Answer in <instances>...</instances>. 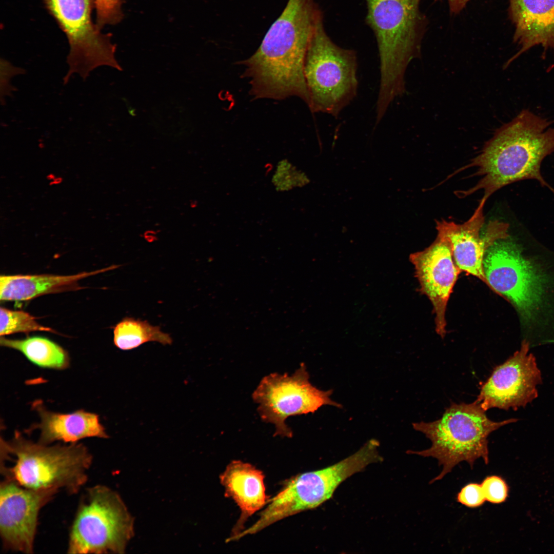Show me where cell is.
Wrapping results in <instances>:
<instances>
[{
  "mask_svg": "<svg viewBox=\"0 0 554 554\" xmlns=\"http://www.w3.org/2000/svg\"><path fill=\"white\" fill-rule=\"evenodd\" d=\"M323 16L315 0L288 1L257 50L239 63L244 66L243 77L249 80L253 98L282 100L296 96L309 106L304 65L310 42Z\"/></svg>",
  "mask_w": 554,
  "mask_h": 554,
  "instance_id": "cell-1",
  "label": "cell"
},
{
  "mask_svg": "<svg viewBox=\"0 0 554 554\" xmlns=\"http://www.w3.org/2000/svg\"><path fill=\"white\" fill-rule=\"evenodd\" d=\"M507 239L485 253L486 285L515 308L530 347L554 343V262L525 254Z\"/></svg>",
  "mask_w": 554,
  "mask_h": 554,
  "instance_id": "cell-2",
  "label": "cell"
},
{
  "mask_svg": "<svg viewBox=\"0 0 554 554\" xmlns=\"http://www.w3.org/2000/svg\"><path fill=\"white\" fill-rule=\"evenodd\" d=\"M551 122L524 109L511 122L499 128L481 152L465 168L476 167L478 182L467 190L465 197L483 190L487 200L504 186L527 179L538 181L554 193V189L543 179L541 165L554 152V127Z\"/></svg>",
  "mask_w": 554,
  "mask_h": 554,
  "instance_id": "cell-3",
  "label": "cell"
},
{
  "mask_svg": "<svg viewBox=\"0 0 554 554\" xmlns=\"http://www.w3.org/2000/svg\"><path fill=\"white\" fill-rule=\"evenodd\" d=\"M92 457L82 444H44L17 432L1 440V472L4 479L30 489L64 490L74 494L87 481Z\"/></svg>",
  "mask_w": 554,
  "mask_h": 554,
  "instance_id": "cell-4",
  "label": "cell"
},
{
  "mask_svg": "<svg viewBox=\"0 0 554 554\" xmlns=\"http://www.w3.org/2000/svg\"><path fill=\"white\" fill-rule=\"evenodd\" d=\"M366 24L377 42L380 83L377 103L388 107L405 91L404 76L420 53L423 35L421 0H365Z\"/></svg>",
  "mask_w": 554,
  "mask_h": 554,
  "instance_id": "cell-5",
  "label": "cell"
},
{
  "mask_svg": "<svg viewBox=\"0 0 554 554\" xmlns=\"http://www.w3.org/2000/svg\"><path fill=\"white\" fill-rule=\"evenodd\" d=\"M485 412L476 401L470 404L452 403L439 419L412 424L416 430L430 440L431 445L426 449L408 452L434 458L442 467L430 484L441 480L462 462H467L471 468L479 459L488 464L489 435L518 419L495 422L489 419Z\"/></svg>",
  "mask_w": 554,
  "mask_h": 554,
  "instance_id": "cell-6",
  "label": "cell"
},
{
  "mask_svg": "<svg viewBox=\"0 0 554 554\" xmlns=\"http://www.w3.org/2000/svg\"><path fill=\"white\" fill-rule=\"evenodd\" d=\"M356 52L335 44L319 20L306 53L304 74L312 113L337 117L357 95Z\"/></svg>",
  "mask_w": 554,
  "mask_h": 554,
  "instance_id": "cell-7",
  "label": "cell"
},
{
  "mask_svg": "<svg viewBox=\"0 0 554 554\" xmlns=\"http://www.w3.org/2000/svg\"><path fill=\"white\" fill-rule=\"evenodd\" d=\"M133 522L116 492L101 485L88 488L70 528L68 552L123 553L133 533Z\"/></svg>",
  "mask_w": 554,
  "mask_h": 554,
  "instance_id": "cell-8",
  "label": "cell"
},
{
  "mask_svg": "<svg viewBox=\"0 0 554 554\" xmlns=\"http://www.w3.org/2000/svg\"><path fill=\"white\" fill-rule=\"evenodd\" d=\"M378 447V441L371 440L354 453L334 464L292 478L262 512L263 521L271 525L321 505L331 498L347 478L369 464L382 460Z\"/></svg>",
  "mask_w": 554,
  "mask_h": 554,
  "instance_id": "cell-9",
  "label": "cell"
},
{
  "mask_svg": "<svg viewBox=\"0 0 554 554\" xmlns=\"http://www.w3.org/2000/svg\"><path fill=\"white\" fill-rule=\"evenodd\" d=\"M65 33L69 44L66 84L74 74L86 80L95 68L108 66L122 70L110 34H103L91 19L92 0H43Z\"/></svg>",
  "mask_w": 554,
  "mask_h": 554,
  "instance_id": "cell-10",
  "label": "cell"
},
{
  "mask_svg": "<svg viewBox=\"0 0 554 554\" xmlns=\"http://www.w3.org/2000/svg\"><path fill=\"white\" fill-rule=\"evenodd\" d=\"M331 390H321L310 382L302 363L291 375L274 372L263 377L252 396L262 421L274 425L275 436L290 438L292 432L286 424L289 417L313 413L325 405L341 407L331 399Z\"/></svg>",
  "mask_w": 554,
  "mask_h": 554,
  "instance_id": "cell-11",
  "label": "cell"
},
{
  "mask_svg": "<svg viewBox=\"0 0 554 554\" xmlns=\"http://www.w3.org/2000/svg\"><path fill=\"white\" fill-rule=\"evenodd\" d=\"M529 348L523 340L520 349L497 366L482 385L475 401L485 411L492 408L517 410L537 398L542 374L535 356L528 353Z\"/></svg>",
  "mask_w": 554,
  "mask_h": 554,
  "instance_id": "cell-12",
  "label": "cell"
},
{
  "mask_svg": "<svg viewBox=\"0 0 554 554\" xmlns=\"http://www.w3.org/2000/svg\"><path fill=\"white\" fill-rule=\"evenodd\" d=\"M57 492L28 489L5 479L1 482L0 535L5 549L33 552L39 511Z\"/></svg>",
  "mask_w": 554,
  "mask_h": 554,
  "instance_id": "cell-13",
  "label": "cell"
},
{
  "mask_svg": "<svg viewBox=\"0 0 554 554\" xmlns=\"http://www.w3.org/2000/svg\"><path fill=\"white\" fill-rule=\"evenodd\" d=\"M486 201L482 198L472 215L463 223L442 220L437 221L436 226L438 235L449 243L454 260L460 271L478 278L486 284L483 267L485 253L496 241L509 237L507 223L491 221L483 229Z\"/></svg>",
  "mask_w": 554,
  "mask_h": 554,
  "instance_id": "cell-14",
  "label": "cell"
},
{
  "mask_svg": "<svg viewBox=\"0 0 554 554\" xmlns=\"http://www.w3.org/2000/svg\"><path fill=\"white\" fill-rule=\"evenodd\" d=\"M409 260L414 266L421 292L432 304L436 332L443 338L446 332L448 301L461 272L454 260L449 243L438 235L428 247L411 253Z\"/></svg>",
  "mask_w": 554,
  "mask_h": 554,
  "instance_id": "cell-15",
  "label": "cell"
},
{
  "mask_svg": "<svg viewBox=\"0 0 554 554\" xmlns=\"http://www.w3.org/2000/svg\"><path fill=\"white\" fill-rule=\"evenodd\" d=\"M509 15L520 50L506 66L536 46L554 52V0H510Z\"/></svg>",
  "mask_w": 554,
  "mask_h": 554,
  "instance_id": "cell-16",
  "label": "cell"
},
{
  "mask_svg": "<svg viewBox=\"0 0 554 554\" xmlns=\"http://www.w3.org/2000/svg\"><path fill=\"white\" fill-rule=\"evenodd\" d=\"M264 478L261 471L239 460L229 463L220 476L225 496L232 499L241 511L240 517L226 542L234 541L244 530L248 518L266 504Z\"/></svg>",
  "mask_w": 554,
  "mask_h": 554,
  "instance_id": "cell-17",
  "label": "cell"
},
{
  "mask_svg": "<svg viewBox=\"0 0 554 554\" xmlns=\"http://www.w3.org/2000/svg\"><path fill=\"white\" fill-rule=\"evenodd\" d=\"M40 419L32 427L40 431L38 442L50 444L55 441L77 443L89 437L108 438L105 428L95 413L79 410L69 413H60L47 410L41 402L33 404Z\"/></svg>",
  "mask_w": 554,
  "mask_h": 554,
  "instance_id": "cell-18",
  "label": "cell"
},
{
  "mask_svg": "<svg viewBox=\"0 0 554 554\" xmlns=\"http://www.w3.org/2000/svg\"><path fill=\"white\" fill-rule=\"evenodd\" d=\"M111 266L89 272L83 271L67 275L53 274L1 275V301H27L45 294L75 291L83 288L79 281L90 276L112 270Z\"/></svg>",
  "mask_w": 554,
  "mask_h": 554,
  "instance_id": "cell-19",
  "label": "cell"
},
{
  "mask_svg": "<svg viewBox=\"0 0 554 554\" xmlns=\"http://www.w3.org/2000/svg\"><path fill=\"white\" fill-rule=\"evenodd\" d=\"M0 341L1 346L21 352L30 362L41 367L61 370L69 365L66 351L47 338L34 336L15 340L1 337Z\"/></svg>",
  "mask_w": 554,
  "mask_h": 554,
  "instance_id": "cell-20",
  "label": "cell"
},
{
  "mask_svg": "<svg viewBox=\"0 0 554 554\" xmlns=\"http://www.w3.org/2000/svg\"><path fill=\"white\" fill-rule=\"evenodd\" d=\"M149 342L166 345H171L172 339L159 327L132 318H124L114 327L113 343L121 350H132Z\"/></svg>",
  "mask_w": 554,
  "mask_h": 554,
  "instance_id": "cell-21",
  "label": "cell"
},
{
  "mask_svg": "<svg viewBox=\"0 0 554 554\" xmlns=\"http://www.w3.org/2000/svg\"><path fill=\"white\" fill-rule=\"evenodd\" d=\"M0 318L1 337L36 331L56 332L51 328L41 325L37 322L35 317L23 310H14L1 307Z\"/></svg>",
  "mask_w": 554,
  "mask_h": 554,
  "instance_id": "cell-22",
  "label": "cell"
},
{
  "mask_svg": "<svg viewBox=\"0 0 554 554\" xmlns=\"http://www.w3.org/2000/svg\"><path fill=\"white\" fill-rule=\"evenodd\" d=\"M124 0H94L96 10V25L101 29L106 25H114L123 18Z\"/></svg>",
  "mask_w": 554,
  "mask_h": 554,
  "instance_id": "cell-23",
  "label": "cell"
},
{
  "mask_svg": "<svg viewBox=\"0 0 554 554\" xmlns=\"http://www.w3.org/2000/svg\"><path fill=\"white\" fill-rule=\"evenodd\" d=\"M486 501L494 504L505 502L508 497L509 486L501 477L490 476L481 483Z\"/></svg>",
  "mask_w": 554,
  "mask_h": 554,
  "instance_id": "cell-24",
  "label": "cell"
},
{
  "mask_svg": "<svg viewBox=\"0 0 554 554\" xmlns=\"http://www.w3.org/2000/svg\"><path fill=\"white\" fill-rule=\"evenodd\" d=\"M0 94L1 104L4 105L5 97L11 96L16 91V88L11 85L10 80L15 75L25 73V70L18 67L13 65L8 61L1 58L0 62Z\"/></svg>",
  "mask_w": 554,
  "mask_h": 554,
  "instance_id": "cell-25",
  "label": "cell"
},
{
  "mask_svg": "<svg viewBox=\"0 0 554 554\" xmlns=\"http://www.w3.org/2000/svg\"><path fill=\"white\" fill-rule=\"evenodd\" d=\"M457 501L470 508L481 506L486 502L481 484L470 483L466 485L458 493Z\"/></svg>",
  "mask_w": 554,
  "mask_h": 554,
  "instance_id": "cell-26",
  "label": "cell"
},
{
  "mask_svg": "<svg viewBox=\"0 0 554 554\" xmlns=\"http://www.w3.org/2000/svg\"><path fill=\"white\" fill-rule=\"evenodd\" d=\"M451 11L454 13L460 12L469 0H447Z\"/></svg>",
  "mask_w": 554,
  "mask_h": 554,
  "instance_id": "cell-27",
  "label": "cell"
}]
</instances>
